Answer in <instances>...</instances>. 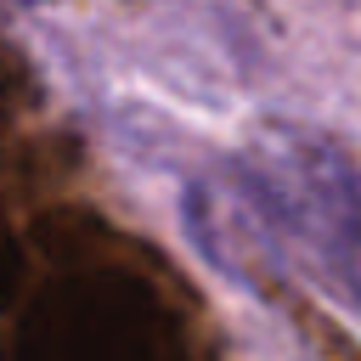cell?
Here are the masks:
<instances>
[{"mask_svg": "<svg viewBox=\"0 0 361 361\" xmlns=\"http://www.w3.org/2000/svg\"><path fill=\"white\" fill-rule=\"evenodd\" d=\"M276 265L361 310V158L305 124H265L231 164Z\"/></svg>", "mask_w": 361, "mask_h": 361, "instance_id": "1", "label": "cell"}]
</instances>
